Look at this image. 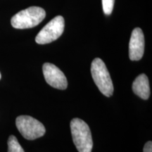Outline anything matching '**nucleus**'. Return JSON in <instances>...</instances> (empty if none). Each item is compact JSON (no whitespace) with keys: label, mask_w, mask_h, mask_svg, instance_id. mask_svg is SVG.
Segmentation results:
<instances>
[{"label":"nucleus","mask_w":152,"mask_h":152,"mask_svg":"<svg viewBox=\"0 0 152 152\" xmlns=\"http://www.w3.org/2000/svg\"><path fill=\"white\" fill-rule=\"evenodd\" d=\"M73 143L79 152H92L93 141L90 127L83 120L73 118L71 121Z\"/></svg>","instance_id":"1"},{"label":"nucleus","mask_w":152,"mask_h":152,"mask_svg":"<svg viewBox=\"0 0 152 152\" xmlns=\"http://www.w3.org/2000/svg\"><path fill=\"white\" fill-rule=\"evenodd\" d=\"M46 16L45 9L31 7L19 11L11 18V26L16 29H27L37 26Z\"/></svg>","instance_id":"2"},{"label":"nucleus","mask_w":152,"mask_h":152,"mask_svg":"<svg viewBox=\"0 0 152 152\" xmlns=\"http://www.w3.org/2000/svg\"><path fill=\"white\" fill-rule=\"evenodd\" d=\"M91 73L100 92L108 97L112 96L114 90L113 82L105 64L101 58H96L92 61Z\"/></svg>","instance_id":"3"},{"label":"nucleus","mask_w":152,"mask_h":152,"mask_svg":"<svg viewBox=\"0 0 152 152\" xmlns=\"http://www.w3.org/2000/svg\"><path fill=\"white\" fill-rule=\"evenodd\" d=\"M16 125L22 136L28 140H34L41 137L46 132L42 123L30 115L17 117Z\"/></svg>","instance_id":"4"},{"label":"nucleus","mask_w":152,"mask_h":152,"mask_svg":"<svg viewBox=\"0 0 152 152\" xmlns=\"http://www.w3.org/2000/svg\"><path fill=\"white\" fill-rule=\"evenodd\" d=\"M65 22L64 17L57 16L51 20L42 29L35 37V42L39 45H45L55 41L64 33Z\"/></svg>","instance_id":"5"},{"label":"nucleus","mask_w":152,"mask_h":152,"mask_svg":"<svg viewBox=\"0 0 152 152\" xmlns=\"http://www.w3.org/2000/svg\"><path fill=\"white\" fill-rule=\"evenodd\" d=\"M42 71L45 80L50 86L62 90L67 88V79L57 66L50 63H45L42 66Z\"/></svg>","instance_id":"6"},{"label":"nucleus","mask_w":152,"mask_h":152,"mask_svg":"<svg viewBox=\"0 0 152 152\" xmlns=\"http://www.w3.org/2000/svg\"><path fill=\"white\" fill-rule=\"evenodd\" d=\"M144 52V36L141 28L132 30L129 42V57L131 61H139Z\"/></svg>","instance_id":"7"},{"label":"nucleus","mask_w":152,"mask_h":152,"mask_svg":"<svg viewBox=\"0 0 152 152\" xmlns=\"http://www.w3.org/2000/svg\"><path fill=\"white\" fill-rule=\"evenodd\" d=\"M132 91L134 94L143 99L147 100L150 96L149 79L145 74L138 75L132 83Z\"/></svg>","instance_id":"8"},{"label":"nucleus","mask_w":152,"mask_h":152,"mask_svg":"<svg viewBox=\"0 0 152 152\" xmlns=\"http://www.w3.org/2000/svg\"><path fill=\"white\" fill-rule=\"evenodd\" d=\"M8 152H25L17 138L14 135H11L9 137Z\"/></svg>","instance_id":"9"},{"label":"nucleus","mask_w":152,"mask_h":152,"mask_svg":"<svg viewBox=\"0 0 152 152\" xmlns=\"http://www.w3.org/2000/svg\"><path fill=\"white\" fill-rule=\"evenodd\" d=\"M102 1L104 14L107 16L111 15L113 9L115 0H102Z\"/></svg>","instance_id":"10"},{"label":"nucleus","mask_w":152,"mask_h":152,"mask_svg":"<svg viewBox=\"0 0 152 152\" xmlns=\"http://www.w3.org/2000/svg\"><path fill=\"white\" fill-rule=\"evenodd\" d=\"M143 152H152V142L151 141L147 142L144 145Z\"/></svg>","instance_id":"11"},{"label":"nucleus","mask_w":152,"mask_h":152,"mask_svg":"<svg viewBox=\"0 0 152 152\" xmlns=\"http://www.w3.org/2000/svg\"><path fill=\"white\" fill-rule=\"evenodd\" d=\"M1 73H0V79H1Z\"/></svg>","instance_id":"12"}]
</instances>
